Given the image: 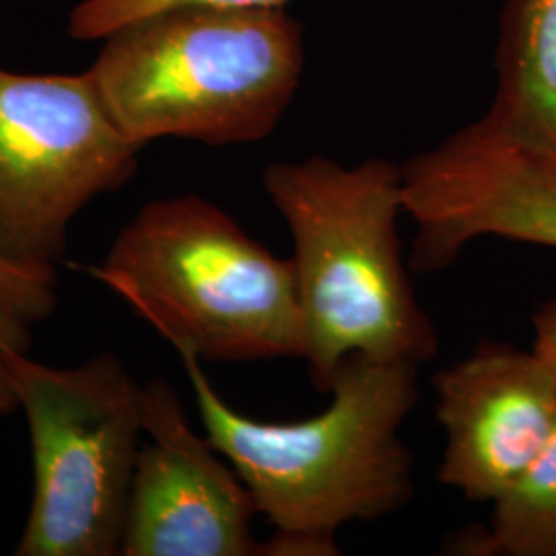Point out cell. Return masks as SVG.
Returning <instances> with one entry per match:
<instances>
[{
	"instance_id": "1",
	"label": "cell",
	"mask_w": 556,
	"mask_h": 556,
	"mask_svg": "<svg viewBox=\"0 0 556 556\" xmlns=\"http://www.w3.org/2000/svg\"><path fill=\"white\" fill-rule=\"evenodd\" d=\"M206 438L245 482L275 534L264 556L338 555V530L404 509L417 493L402 425L418 402V367L351 355L314 417L264 422L233 410L181 355Z\"/></svg>"
},
{
	"instance_id": "2",
	"label": "cell",
	"mask_w": 556,
	"mask_h": 556,
	"mask_svg": "<svg viewBox=\"0 0 556 556\" xmlns=\"http://www.w3.org/2000/svg\"><path fill=\"white\" fill-rule=\"evenodd\" d=\"M262 186L293 241L301 358L318 392H328L351 355L417 365L438 357V330L402 258V165H344L324 155L275 161Z\"/></svg>"
},
{
	"instance_id": "3",
	"label": "cell",
	"mask_w": 556,
	"mask_h": 556,
	"mask_svg": "<svg viewBox=\"0 0 556 556\" xmlns=\"http://www.w3.org/2000/svg\"><path fill=\"white\" fill-rule=\"evenodd\" d=\"M303 68V27L282 9L184 4L114 31L89 73L135 144L229 147L277 130Z\"/></svg>"
},
{
	"instance_id": "4",
	"label": "cell",
	"mask_w": 556,
	"mask_h": 556,
	"mask_svg": "<svg viewBox=\"0 0 556 556\" xmlns=\"http://www.w3.org/2000/svg\"><path fill=\"white\" fill-rule=\"evenodd\" d=\"M85 270L124 299L179 357H303L291 260L278 258L211 200L181 194L147 202L100 266Z\"/></svg>"
},
{
	"instance_id": "5",
	"label": "cell",
	"mask_w": 556,
	"mask_h": 556,
	"mask_svg": "<svg viewBox=\"0 0 556 556\" xmlns=\"http://www.w3.org/2000/svg\"><path fill=\"white\" fill-rule=\"evenodd\" d=\"M11 378L34 456V497L15 555H119L144 386L114 353L77 367L15 353Z\"/></svg>"
},
{
	"instance_id": "6",
	"label": "cell",
	"mask_w": 556,
	"mask_h": 556,
	"mask_svg": "<svg viewBox=\"0 0 556 556\" xmlns=\"http://www.w3.org/2000/svg\"><path fill=\"white\" fill-rule=\"evenodd\" d=\"M140 151L105 110L89 71L0 68V258L54 270L73 220L135 178Z\"/></svg>"
},
{
	"instance_id": "7",
	"label": "cell",
	"mask_w": 556,
	"mask_h": 556,
	"mask_svg": "<svg viewBox=\"0 0 556 556\" xmlns=\"http://www.w3.org/2000/svg\"><path fill=\"white\" fill-rule=\"evenodd\" d=\"M404 206L418 275L450 268L480 238L556 250V153L478 118L404 163Z\"/></svg>"
},
{
	"instance_id": "8",
	"label": "cell",
	"mask_w": 556,
	"mask_h": 556,
	"mask_svg": "<svg viewBox=\"0 0 556 556\" xmlns=\"http://www.w3.org/2000/svg\"><path fill=\"white\" fill-rule=\"evenodd\" d=\"M144 435L119 555H262L252 493L211 439L190 427L165 379L144 386Z\"/></svg>"
},
{
	"instance_id": "9",
	"label": "cell",
	"mask_w": 556,
	"mask_h": 556,
	"mask_svg": "<svg viewBox=\"0 0 556 556\" xmlns=\"http://www.w3.org/2000/svg\"><path fill=\"white\" fill-rule=\"evenodd\" d=\"M433 386L445 438L439 482L472 503H495L555 435L553 367L534 349L480 342Z\"/></svg>"
},
{
	"instance_id": "10",
	"label": "cell",
	"mask_w": 556,
	"mask_h": 556,
	"mask_svg": "<svg viewBox=\"0 0 556 556\" xmlns=\"http://www.w3.org/2000/svg\"><path fill=\"white\" fill-rule=\"evenodd\" d=\"M497 87L482 119L556 153V0H507L498 25Z\"/></svg>"
},
{
	"instance_id": "11",
	"label": "cell",
	"mask_w": 556,
	"mask_h": 556,
	"mask_svg": "<svg viewBox=\"0 0 556 556\" xmlns=\"http://www.w3.org/2000/svg\"><path fill=\"white\" fill-rule=\"evenodd\" d=\"M457 555L556 556V431L516 484L493 503L489 526L457 534Z\"/></svg>"
},
{
	"instance_id": "12",
	"label": "cell",
	"mask_w": 556,
	"mask_h": 556,
	"mask_svg": "<svg viewBox=\"0 0 556 556\" xmlns=\"http://www.w3.org/2000/svg\"><path fill=\"white\" fill-rule=\"evenodd\" d=\"M289 0H83L66 23L73 40L98 41L114 31L165 9L184 4H204L220 9H285Z\"/></svg>"
},
{
	"instance_id": "13",
	"label": "cell",
	"mask_w": 556,
	"mask_h": 556,
	"mask_svg": "<svg viewBox=\"0 0 556 556\" xmlns=\"http://www.w3.org/2000/svg\"><path fill=\"white\" fill-rule=\"evenodd\" d=\"M56 285V270H31L0 258V305L29 326L54 314Z\"/></svg>"
},
{
	"instance_id": "14",
	"label": "cell",
	"mask_w": 556,
	"mask_h": 556,
	"mask_svg": "<svg viewBox=\"0 0 556 556\" xmlns=\"http://www.w3.org/2000/svg\"><path fill=\"white\" fill-rule=\"evenodd\" d=\"M31 344V326L0 305V417L20 410L13 392L11 357L27 353Z\"/></svg>"
},
{
	"instance_id": "15",
	"label": "cell",
	"mask_w": 556,
	"mask_h": 556,
	"mask_svg": "<svg viewBox=\"0 0 556 556\" xmlns=\"http://www.w3.org/2000/svg\"><path fill=\"white\" fill-rule=\"evenodd\" d=\"M534 351L556 374V295L540 305L534 314Z\"/></svg>"
}]
</instances>
